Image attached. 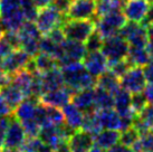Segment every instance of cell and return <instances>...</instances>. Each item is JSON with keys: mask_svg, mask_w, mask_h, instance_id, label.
<instances>
[{"mask_svg": "<svg viewBox=\"0 0 153 152\" xmlns=\"http://www.w3.org/2000/svg\"><path fill=\"white\" fill-rule=\"evenodd\" d=\"M65 85L74 92L93 89L96 86V77L91 75L82 62H74L62 66Z\"/></svg>", "mask_w": 153, "mask_h": 152, "instance_id": "1", "label": "cell"}, {"mask_svg": "<svg viewBox=\"0 0 153 152\" xmlns=\"http://www.w3.org/2000/svg\"><path fill=\"white\" fill-rule=\"evenodd\" d=\"M128 49H130L128 42L120 34H116L104 38L101 51L108 60V66H111L112 64L126 58Z\"/></svg>", "mask_w": 153, "mask_h": 152, "instance_id": "2", "label": "cell"}, {"mask_svg": "<svg viewBox=\"0 0 153 152\" xmlns=\"http://www.w3.org/2000/svg\"><path fill=\"white\" fill-rule=\"evenodd\" d=\"M94 22H95V29L102 35L103 38H107L119 34L122 27L126 24V18L124 16L123 11L119 10L101 17L94 18Z\"/></svg>", "mask_w": 153, "mask_h": 152, "instance_id": "3", "label": "cell"}, {"mask_svg": "<svg viewBox=\"0 0 153 152\" xmlns=\"http://www.w3.org/2000/svg\"><path fill=\"white\" fill-rule=\"evenodd\" d=\"M65 37L67 39L85 42L89 35L95 30V22L93 20H79V19H65L62 25Z\"/></svg>", "mask_w": 153, "mask_h": 152, "instance_id": "4", "label": "cell"}, {"mask_svg": "<svg viewBox=\"0 0 153 152\" xmlns=\"http://www.w3.org/2000/svg\"><path fill=\"white\" fill-rule=\"evenodd\" d=\"M65 17L66 16L62 15L53 6H47V7L38 9V15L35 20V24L38 27L40 34L45 36L55 28L62 27L63 22L66 19Z\"/></svg>", "mask_w": 153, "mask_h": 152, "instance_id": "5", "label": "cell"}, {"mask_svg": "<svg viewBox=\"0 0 153 152\" xmlns=\"http://www.w3.org/2000/svg\"><path fill=\"white\" fill-rule=\"evenodd\" d=\"M86 53L87 51H86L85 44L66 38L60 44L59 54L57 55L56 59L58 62L59 67H62L64 65L74 63V62H82L85 57Z\"/></svg>", "mask_w": 153, "mask_h": 152, "instance_id": "6", "label": "cell"}, {"mask_svg": "<svg viewBox=\"0 0 153 152\" xmlns=\"http://www.w3.org/2000/svg\"><path fill=\"white\" fill-rule=\"evenodd\" d=\"M122 37L128 42L130 47L137 48H146L149 44L148 31L140 22L135 21H126V24L122 27L119 33Z\"/></svg>", "mask_w": 153, "mask_h": 152, "instance_id": "7", "label": "cell"}, {"mask_svg": "<svg viewBox=\"0 0 153 152\" xmlns=\"http://www.w3.org/2000/svg\"><path fill=\"white\" fill-rule=\"evenodd\" d=\"M31 58L33 57L28 55L24 49L16 48V49H13L8 55L4 56V58L0 60V67L6 73L13 75L18 71L27 67Z\"/></svg>", "mask_w": 153, "mask_h": 152, "instance_id": "8", "label": "cell"}, {"mask_svg": "<svg viewBox=\"0 0 153 152\" xmlns=\"http://www.w3.org/2000/svg\"><path fill=\"white\" fill-rule=\"evenodd\" d=\"M121 87L128 91L131 94L143 92L144 87L146 86V80H145L143 67L133 66L120 78Z\"/></svg>", "mask_w": 153, "mask_h": 152, "instance_id": "9", "label": "cell"}, {"mask_svg": "<svg viewBox=\"0 0 153 152\" xmlns=\"http://www.w3.org/2000/svg\"><path fill=\"white\" fill-rule=\"evenodd\" d=\"M74 93L75 92L72 89H69L66 85H63L62 87L44 93L39 97V102L45 105L56 106V107L63 109L65 105H67L68 103L72 102Z\"/></svg>", "mask_w": 153, "mask_h": 152, "instance_id": "10", "label": "cell"}, {"mask_svg": "<svg viewBox=\"0 0 153 152\" xmlns=\"http://www.w3.org/2000/svg\"><path fill=\"white\" fill-rule=\"evenodd\" d=\"M26 139H27V134H26L22 122L13 115H11V120H10L9 127L7 129V132H6L4 147L6 149L19 150Z\"/></svg>", "mask_w": 153, "mask_h": 152, "instance_id": "11", "label": "cell"}, {"mask_svg": "<svg viewBox=\"0 0 153 152\" xmlns=\"http://www.w3.org/2000/svg\"><path fill=\"white\" fill-rule=\"evenodd\" d=\"M82 63L87 69V72L96 78L110 69L108 60L102 53V51H87Z\"/></svg>", "mask_w": 153, "mask_h": 152, "instance_id": "12", "label": "cell"}, {"mask_svg": "<svg viewBox=\"0 0 153 152\" xmlns=\"http://www.w3.org/2000/svg\"><path fill=\"white\" fill-rule=\"evenodd\" d=\"M96 0H74L69 8L66 18L67 19H79L86 20L95 18Z\"/></svg>", "mask_w": 153, "mask_h": 152, "instance_id": "13", "label": "cell"}, {"mask_svg": "<svg viewBox=\"0 0 153 152\" xmlns=\"http://www.w3.org/2000/svg\"><path fill=\"white\" fill-rule=\"evenodd\" d=\"M150 8L146 0H128L124 4L122 11L128 21L141 22Z\"/></svg>", "mask_w": 153, "mask_h": 152, "instance_id": "14", "label": "cell"}, {"mask_svg": "<svg viewBox=\"0 0 153 152\" xmlns=\"http://www.w3.org/2000/svg\"><path fill=\"white\" fill-rule=\"evenodd\" d=\"M114 97V109L117 111L120 116L123 118H131L134 120L136 114L132 110L131 106V97L132 94L124 89H121L113 94Z\"/></svg>", "mask_w": 153, "mask_h": 152, "instance_id": "15", "label": "cell"}, {"mask_svg": "<svg viewBox=\"0 0 153 152\" xmlns=\"http://www.w3.org/2000/svg\"><path fill=\"white\" fill-rule=\"evenodd\" d=\"M73 152H89L94 147V136L84 130H76L67 141Z\"/></svg>", "mask_w": 153, "mask_h": 152, "instance_id": "16", "label": "cell"}, {"mask_svg": "<svg viewBox=\"0 0 153 152\" xmlns=\"http://www.w3.org/2000/svg\"><path fill=\"white\" fill-rule=\"evenodd\" d=\"M98 122L102 129H110V130H119L122 129V118L114 107L103 109L96 111Z\"/></svg>", "mask_w": 153, "mask_h": 152, "instance_id": "17", "label": "cell"}, {"mask_svg": "<svg viewBox=\"0 0 153 152\" xmlns=\"http://www.w3.org/2000/svg\"><path fill=\"white\" fill-rule=\"evenodd\" d=\"M40 78H42V86H43L44 93L62 87L63 85H65L64 76H63V72L59 66L40 74Z\"/></svg>", "mask_w": 153, "mask_h": 152, "instance_id": "18", "label": "cell"}, {"mask_svg": "<svg viewBox=\"0 0 153 152\" xmlns=\"http://www.w3.org/2000/svg\"><path fill=\"white\" fill-rule=\"evenodd\" d=\"M39 100L34 97H25L24 101L13 110V116L18 118L22 123L34 120L36 107L38 105Z\"/></svg>", "mask_w": 153, "mask_h": 152, "instance_id": "19", "label": "cell"}, {"mask_svg": "<svg viewBox=\"0 0 153 152\" xmlns=\"http://www.w3.org/2000/svg\"><path fill=\"white\" fill-rule=\"evenodd\" d=\"M34 76L35 73H31L27 68H24V69H20L17 73H15L13 75H11V84L17 86L24 93L25 97H30Z\"/></svg>", "mask_w": 153, "mask_h": 152, "instance_id": "20", "label": "cell"}, {"mask_svg": "<svg viewBox=\"0 0 153 152\" xmlns=\"http://www.w3.org/2000/svg\"><path fill=\"white\" fill-rule=\"evenodd\" d=\"M121 131L119 130H110V129H103L94 136V144L97 145L103 151H106L115 144L120 142Z\"/></svg>", "mask_w": 153, "mask_h": 152, "instance_id": "21", "label": "cell"}, {"mask_svg": "<svg viewBox=\"0 0 153 152\" xmlns=\"http://www.w3.org/2000/svg\"><path fill=\"white\" fill-rule=\"evenodd\" d=\"M72 103L83 111L84 113L95 111V105H94V87L93 89H82L78 92H75L73 95Z\"/></svg>", "mask_w": 153, "mask_h": 152, "instance_id": "22", "label": "cell"}, {"mask_svg": "<svg viewBox=\"0 0 153 152\" xmlns=\"http://www.w3.org/2000/svg\"><path fill=\"white\" fill-rule=\"evenodd\" d=\"M63 112H64L65 116V123L68 127H71L75 131L82 129L83 121H84V112L83 111H81L75 104H73L71 102L63 107Z\"/></svg>", "mask_w": 153, "mask_h": 152, "instance_id": "23", "label": "cell"}, {"mask_svg": "<svg viewBox=\"0 0 153 152\" xmlns=\"http://www.w3.org/2000/svg\"><path fill=\"white\" fill-rule=\"evenodd\" d=\"M96 86L110 92L111 94H114L121 89L120 77L108 69L96 78Z\"/></svg>", "mask_w": 153, "mask_h": 152, "instance_id": "24", "label": "cell"}, {"mask_svg": "<svg viewBox=\"0 0 153 152\" xmlns=\"http://www.w3.org/2000/svg\"><path fill=\"white\" fill-rule=\"evenodd\" d=\"M126 59L131 64L132 67L133 66L144 67L146 64H149L152 60L148 48H137V47H130Z\"/></svg>", "mask_w": 153, "mask_h": 152, "instance_id": "25", "label": "cell"}, {"mask_svg": "<svg viewBox=\"0 0 153 152\" xmlns=\"http://www.w3.org/2000/svg\"><path fill=\"white\" fill-rule=\"evenodd\" d=\"M0 93L2 94V96L4 97L6 102L9 104V106L11 107V110H15L25 98V95L20 89H18L17 86H15L13 84H10L4 86L0 89Z\"/></svg>", "mask_w": 153, "mask_h": 152, "instance_id": "26", "label": "cell"}, {"mask_svg": "<svg viewBox=\"0 0 153 152\" xmlns=\"http://www.w3.org/2000/svg\"><path fill=\"white\" fill-rule=\"evenodd\" d=\"M125 1L124 0H96L95 18L122 10Z\"/></svg>", "mask_w": 153, "mask_h": 152, "instance_id": "27", "label": "cell"}, {"mask_svg": "<svg viewBox=\"0 0 153 152\" xmlns=\"http://www.w3.org/2000/svg\"><path fill=\"white\" fill-rule=\"evenodd\" d=\"M94 105L96 110L114 107V97L113 94L98 86L94 87Z\"/></svg>", "mask_w": 153, "mask_h": 152, "instance_id": "28", "label": "cell"}, {"mask_svg": "<svg viewBox=\"0 0 153 152\" xmlns=\"http://www.w3.org/2000/svg\"><path fill=\"white\" fill-rule=\"evenodd\" d=\"M96 111L97 110L84 113V121H83V125H82V130L88 132L89 134H92L93 136H95L101 130H103L98 122Z\"/></svg>", "mask_w": 153, "mask_h": 152, "instance_id": "29", "label": "cell"}, {"mask_svg": "<svg viewBox=\"0 0 153 152\" xmlns=\"http://www.w3.org/2000/svg\"><path fill=\"white\" fill-rule=\"evenodd\" d=\"M132 148L135 152H153V131L140 135Z\"/></svg>", "mask_w": 153, "mask_h": 152, "instance_id": "30", "label": "cell"}, {"mask_svg": "<svg viewBox=\"0 0 153 152\" xmlns=\"http://www.w3.org/2000/svg\"><path fill=\"white\" fill-rule=\"evenodd\" d=\"M45 105V104H44ZM47 109V118H48V124H54V125H59L65 123V116L63 109L56 107V106L46 105Z\"/></svg>", "mask_w": 153, "mask_h": 152, "instance_id": "31", "label": "cell"}, {"mask_svg": "<svg viewBox=\"0 0 153 152\" xmlns=\"http://www.w3.org/2000/svg\"><path fill=\"white\" fill-rule=\"evenodd\" d=\"M104 42V38L102 37V35L98 33L97 30L95 29L89 35V37L86 39L85 42V47L87 51H101Z\"/></svg>", "mask_w": 153, "mask_h": 152, "instance_id": "32", "label": "cell"}, {"mask_svg": "<svg viewBox=\"0 0 153 152\" xmlns=\"http://www.w3.org/2000/svg\"><path fill=\"white\" fill-rule=\"evenodd\" d=\"M140 139V133L137 132L135 127L132 125L126 130L121 132V138H120V143L124 144L126 147H133V144L135 143L137 140Z\"/></svg>", "mask_w": 153, "mask_h": 152, "instance_id": "33", "label": "cell"}, {"mask_svg": "<svg viewBox=\"0 0 153 152\" xmlns=\"http://www.w3.org/2000/svg\"><path fill=\"white\" fill-rule=\"evenodd\" d=\"M148 104H149V103H148V100H146V97H145L143 92L132 94L131 106H132V110L134 111V113H135L136 115L139 113H141L142 110H143Z\"/></svg>", "mask_w": 153, "mask_h": 152, "instance_id": "34", "label": "cell"}, {"mask_svg": "<svg viewBox=\"0 0 153 152\" xmlns=\"http://www.w3.org/2000/svg\"><path fill=\"white\" fill-rule=\"evenodd\" d=\"M42 145L43 142L38 136H27L19 150L20 152H38Z\"/></svg>", "mask_w": 153, "mask_h": 152, "instance_id": "35", "label": "cell"}, {"mask_svg": "<svg viewBox=\"0 0 153 152\" xmlns=\"http://www.w3.org/2000/svg\"><path fill=\"white\" fill-rule=\"evenodd\" d=\"M131 67H132L131 64L128 63V59L125 58V59L120 60V62H116V63L112 64V65L110 66V71L111 72H113L115 75L119 76L120 78H121V77L128 72Z\"/></svg>", "mask_w": 153, "mask_h": 152, "instance_id": "36", "label": "cell"}, {"mask_svg": "<svg viewBox=\"0 0 153 152\" xmlns=\"http://www.w3.org/2000/svg\"><path fill=\"white\" fill-rule=\"evenodd\" d=\"M27 136H38L39 131H40V125L34 120H29V121H26V122L22 123Z\"/></svg>", "mask_w": 153, "mask_h": 152, "instance_id": "37", "label": "cell"}, {"mask_svg": "<svg viewBox=\"0 0 153 152\" xmlns=\"http://www.w3.org/2000/svg\"><path fill=\"white\" fill-rule=\"evenodd\" d=\"M74 0H53L51 6H53L56 10H58L62 15L66 16L69 8L72 7Z\"/></svg>", "mask_w": 153, "mask_h": 152, "instance_id": "38", "label": "cell"}, {"mask_svg": "<svg viewBox=\"0 0 153 152\" xmlns=\"http://www.w3.org/2000/svg\"><path fill=\"white\" fill-rule=\"evenodd\" d=\"M13 115V114H11ZM11 115L8 116H1L0 118V149L4 147V138H6V132L9 127V123L11 120Z\"/></svg>", "mask_w": 153, "mask_h": 152, "instance_id": "39", "label": "cell"}, {"mask_svg": "<svg viewBox=\"0 0 153 152\" xmlns=\"http://www.w3.org/2000/svg\"><path fill=\"white\" fill-rule=\"evenodd\" d=\"M13 113V111L11 110V107L9 106V104L6 102L4 97L2 96V94L0 93V118L1 116H8Z\"/></svg>", "mask_w": 153, "mask_h": 152, "instance_id": "40", "label": "cell"}, {"mask_svg": "<svg viewBox=\"0 0 153 152\" xmlns=\"http://www.w3.org/2000/svg\"><path fill=\"white\" fill-rule=\"evenodd\" d=\"M140 24L143 27H145V28L153 24V4H150V8L148 10V13H145L144 18L142 19V21H141Z\"/></svg>", "mask_w": 153, "mask_h": 152, "instance_id": "41", "label": "cell"}, {"mask_svg": "<svg viewBox=\"0 0 153 152\" xmlns=\"http://www.w3.org/2000/svg\"><path fill=\"white\" fill-rule=\"evenodd\" d=\"M143 73H144L146 82L148 83H153V59L143 67Z\"/></svg>", "mask_w": 153, "mask_h": 152, "instance_id": "42", "label": "cell"}, {"mask_svg": "<svg viewBox=\"0 0 153 152\" xmlns=\"http://www.w3.org/2000/svg\"><path fill=\"white\" fill-rule=\"evenodd\" d=\"M105 152H135V151L131 147H126V145H124V144L119 142L117 144H115L114 147H112V148L106 150Z\"/></svg>", "mask_w": 153, "mask_h": 152, "instance_id": "43", "label": "cell"}, {"mask_svg": "<svg viewBox=\"0 0 153 152\" xmlns=\"http://www.w3.org/2000/svg\"><path fill=\"white\" fill-rule=\"evenodd\" d=\"M143 93H144L148 103L149 104H153V83H149L146 84V86L143 89Z\"/></svg>", "mask_w": 153, "mask_h": 152, "instance_id": "44", "label": "cell"}, {"mask_svg": "<svg viewBox=\"0 0 153 152\" xmlns=\"http://www.w3.org/2000/svg\"><path fill=\"white\" fill-rule=\"evenodd\" d=\"M53 152H73L72 149L69 148V145H68L67 142H64V143L59 144L58 147H56Z\"/></svg>", "mask_w": 153, "mask_h": 152, "instance_id": "45", "label": "cell"}, {"mask_svg": "<svg viewBox=\"0 0 153 152\" xmlns=\"http://www.w3.org/2000/svg\"><path fill=\"white\" fill-rule=\"evenodd\" d=\"M34 1L35 6L38 9L44 8V7H47V6H51L53 0H33Z\"/></svg>", "mask_w": 153, "mask_h": 152, "instance_id": "46", "label": "cell"}, {"mask_svg": "<svg viewBox=\"0 0 153 152\" xmlns=\"http://www.w3.org/2000/svg\"><path fill=\"white\" fill-rule=\"evenodd\" d=\"M146 31H148V38H149V42H153V24L150 25L149 27H146Z\"/></svg>", "mask_w": 153, "mask_h": 152, "instance_id": "47", "label": "cell"}, {"mask_svg": "<svg viewBox=\"0 0 153 152\" xmlns=\"http://www.w3.org/2000/svg\"><path fill=\"white\" fill-rule=\"evenodd\" d=\"M4 25H2V22H1V20H0V38H2V36H4Z\"/></svg>", "mask_w": 153, "mask_h": 152, "instance_id": "48", "label": "cell"}, {"mask_svg": "<svg viewBox=\"0 0 153 152\" xmlns=\"http://www.w3.org/2000/svg\"><path fill=\"white\" fill-rule=\"evenodd\" d=\"M2 152H20V150H17V149H6Z\"/></svg>", "mask_w": 153, "mask_h": 152, "instance_id": "49", "label": "cell"}, {"mask_svg": "<svg viewBox=\"0 0 153 152\" xmlns=\"http://www.w3.org/2000/svg\"><path fill=\"white\" fill-rule=\"evenodd\" d=\"M146 1H148L150 4H153V0H146Z\"/></svg>", "mask_w": 153, "mask_h": 152, "instance_id": "50", "label": "cell"}, {"mask_svg": "<svg viewBox=\"0 0 153 152\" xmlns=\"http://www.w3.org/2000/svg\"><path fill=\"white\" fill-rule=\"evenodd\" d=\"M124 1H128V0H124Z\"/></svg>", "mask_w": 153, "mask_h": 152, "instance_id": "51", "label": "cell"}]
</instances>
